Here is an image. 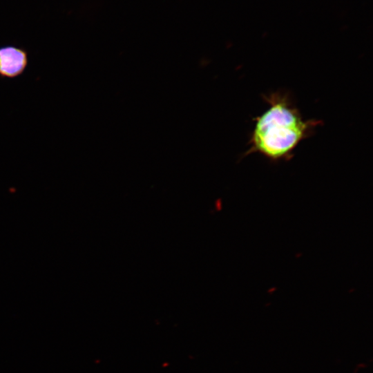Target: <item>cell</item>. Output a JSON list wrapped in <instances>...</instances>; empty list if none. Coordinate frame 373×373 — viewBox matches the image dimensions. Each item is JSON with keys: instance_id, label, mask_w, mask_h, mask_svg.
I'll return each instance as SVG.
<instances>
[{"instance_id": "cell-1", "label": "cell", "mask_w": 373, "mask_h": 373, "mask_svg": "<svg viewBox=\"0 0 373 373\" xmlns=\"http://www.w3.org/2000/svg\"><path fill=\"white\" fill-rule=\"evenodd\" d=\"M269 107L255 122L243 156L258 153L271 162L289 161L299 144L313 135L321 120L305 119L288 92L264 95Z\"/></svg>"}, {"instance_id": "cell-2", "label": "cell", "mask_w": 373, "mask_h": 373, "mask_svg": "<svg viewBox=\"0 0 373 373\" xmlns=\"http://www.w3.org/2000/svg\"><path fill=\"white\" fill-rule=\"evenodd\" d=\"M28 63V53L24 48L12 45L0 47L1 79H12L21 76Z\"/></svg>"}]
</instances>
